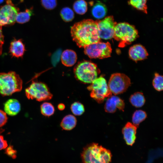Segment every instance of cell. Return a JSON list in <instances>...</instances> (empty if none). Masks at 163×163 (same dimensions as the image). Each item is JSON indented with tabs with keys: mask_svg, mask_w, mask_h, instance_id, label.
<instances>
[{
	"mask_svg": "<svg viewBox=\"0 0 163 163\" xmlns=\"http://www.w3.org/2000/svg\"><path fill=\"white\" fill-rule=\"evenodd\" d=\"M72 39L77 46L84 47L100 41L98 34L97 21L84 19L75 23L71 29Z\"/></svg>",
	"mask_w": 163,
	"mask_h": 163,
	"instance_id": "1",
	"label": "cell"
},
{
	"mask_svg": "<svg viewBox=\"0 0 163 163\" xmlns=\"http://www.w3.org/2000/svg\"><path fill=\"white\" fill-rule=\"evenodd\" d=\"M81 157L83 163H110L112 154L109 150L92 143L84 148Z\"/></svg>",
	"mask_w": 163,
	"mask_h": 163,
	"instance_id": "2",
	"label": "cell"
},
{
	"mask_svg": "<svg viewBox=\"0 0 163 163\" xmlns=\"http://www.w3.org/2000/svg\"><path fill=\"white\" fill-rule=\"evenodd\" d=\"M22 81L19 75L13 71L0 73V94L9 96L21 91Z\"/></svg>",
	"mask_w": 163,
	"mask_h": 163,
	"instance_id": "3",
	"label": "cell"
},
{
	"mask_svg": "<svg viewBox=\"0 0 163 163\" xmlns=\"http://www.w3.org/2000/svg\"><path fill=\"white\" fill-rule=\"evenodd\" d=\"M138 37L135 27L126 22L116 24L114 28L113 37L119 42V46L124 47L131 43Z\"/></svg>",
	"mask_w": 163,
	"mask_h": 163,
	"instance_id": "4",
	"label": "cell"
},
{
	"mask_svg": "<svg viewBox=\"0 0 163 163\" xmlns=\"http://www.w3.org/2000/svg\"><path fill=\"white\" fill-rule=\"evenodd\" d=\"M76 78L85 84L91 83L97 78L100 71L96 64L83 61L78 62L74 69Z\"/></svg>",
	"mask_w": 163,
	"mask_h": 163,
	"instance_id": "5",
	"label": "cell"
},
{
	"mask_svg": "<svg viewBox=\"0 0 163 163\" xmlns=\"http://www.w3.org/2000/svg\"><path fill=\"white\" fill-rule=\"evenodd\" d=\"M88 87L90 91V96L98 103L103 102L105 98L112 95L105 79L100 76L96 78Z\"/></svg>",
	"mask_w": 163,
	"mask_h": 163,
	"instance_id": "6",
	"label": "cell"
},
{
	"mask_svg": "<svg viewBox=\"0 0 163 163\" xmlns=\"http://www.w3.org/2000/svg\"><path fill=\"white\" fill-rule=\"evenodd\" d=\"M25 92L29 99H35L39 101L50 100L53 97L47 86L42 82L33 81Z\"/></svg>",
	"mask_w": 163,
	"mask_h": 163,
	"instance_id": "7",
	"label": "cell"
},
{
	"mask_svg": "<svg viewBox=\"0 0 163 163\" xmlns=\"http://www.w3.org/2000/svg\"><path fill=\"white\" fill-rule=\"evenodd\" d=\"M84 53L90 58L103 59L110 56L112 52L109 43L100 41L88 45L84 48Z\"/></svg>",
	"mask_w": 163,
	"mask_h": 163,
	"instance_id": "8",
	"label": "cell"
},
{
	"mask_svg": "<svg viewBox=\"0 0 163 163\" xmlns=\"http://www.w3.org/2000/svg\"><path fill=\"white\" fill-rule=\"evenodd\" d=\"M130 84V80L127 76L116 73L111 75L108 86L112 93L117 95L125 92Z\"/></svg>",
	"mask_w": 163,
	"mask_h": 163,
	"instance_id": "9",
	"label": "cell"
},
{
	"mask_svg": "<svg viewBox=\"0 0 163 163\" xmlns=\"http://www.w3.org/2000/svg\"><path fill=\"white\" fill-rule=\"evenodd\" d=\"M19 9L11 0H6L5 5L0 8V26H8L14 24Z\"/></svg>",
	"mask_w": 163,
	"mask_h": 163,
	"instance_id": "10",
	"label": "cell"
},
{
	"mask_svg": "<svg viewBox=\"0 0 163 163\" xmlns=\"http://www.w3.org/2000/svg\"><path fill=\"white\" fill-rule=\"evenodd\" d=\"M97 21L98 32L100 39L108 40L113 38L114 28L116 24L113 17L109 16Z\"/></svg>",
	"mask_w": 163,
	"mask_h": 163,
	"instance_id": "11",
	"label": "cell"
},
{
	"mask_svg": "<svg viewBox=\"0 0 163 163\" xmlns=\"http://www.w3.org/2000/svg\"><path fill=\"white\" fill-rule=\"evenodd\" d=\"M124 107L123 101L116 95H112L108 97L104 105L105 111L111 113L115 112L117 109L123 111Z\"/></svg>",
	"mask_w": 163,
	"mask_h": 163,
	"instance_id": "12",
	"label": "cell"
},
{
	"mask_svg": "<svg viewBox=\"0 0 163 163\" xmlns=\"http://www.w3.org/2000/svg\"><path fill=\"white\" fill-rule=\"evenodd\" d=\"M137 127L130 122L127 123L122 130L124 139L126 144L132 146L136 139Z\"/></svg>",
	"mask_w": 163,
	"mask_h": 163,
	"instance_id": "13",
	"label": "cell"
},
{
	"mask_svg": "<svg viewBox=\"0 0 163 163\" xmlns=\"http://www.w3.org/2000/svg\"><path fill=\"white\" fill-rule=\"evenodd\" d=\"M129 54V57L136 62L144 60L148 56L145 48L140 44H135L130 47Z\"/></svg>",
	"mask_w": 163,
	"mask_h": 163,
	"instance_id": "14",
	"label": "cell"
},
{
	"mask_svg": "<svg viewBox=\"0 0 163 163\" xmlns=\"http://www.w3.org/2000/svg\"><path fill=\"white\" fill-rule=\"evenodd\" d=\"M25 51L24 45L21 39H14L11 42L9 52L12 56L22 57Z\"/></svg>",
	"mask_w": 163,
	"mask_h": 163,
	"instance_id": "15",
	"label": "cell"
},
{
	"mask_svg": "<svg viewBox=\"0 0 163 163\" xmlns=\"http://www.w3.org/2000/svg\"><path fill=\"white\" fill-rule=\"evenodd\" d=\"M21 105L18 101L14 99H10L4 104L5 112L10 116L16 115L21 110Z\"/></svg>",
	"mask_w": 163,
	"mask_h": 163,
	"instance_id": "16",
	"label": "cell"
},
{
	"mask_svg": "<svg viewBox=\"0 0 163 163\" xmlns=\"http://www.w3.org/2000/svg\"><path fill=\"white\" fill-rule=\"evenodd\" d=\"M77 59L76 53L72 50H66L62 52L61 55V60L62 63L66 66H73L76 62Z\"/></svg>",
	"mask_w": 163,
	"mask_h": 163,
	"instance_id": "17",
	"label": "cell"
},
{
	"mask_svg": "<svg viewBox=\"0 0 163 163\" xmlns=\"http://www.w3.org/2000/svg\"><path fill=\"white\" fill-rule=\"evenodd\" d=\"M107 10L105 5L103 3L97 2L93 5L91 8V13L95 18L100 19L106 16Z\"/></svg>",
	"mask_w": 163,
	"mask_h": 163,
	"instance_id": "18",
	"label": "cell"
},
{
	"mask_svg": "<svg viewBox=\"0 0 163 163\" xmlns=\"http://www.w3.org/2000/svg\"><path fill=\"white\" fill-rule=\"evenodd\" d=\"M76 123L77 120L75 117L72 115H68L63 118L60 126L64 130H70L75 127Z\"/></svg>",
	"mask_w": 163,
	"mask_h": 163,
	"instance_id": "19",
	"label": "cell"
},
{
	"mask_svg": "<svg viewBox=\"0 0 163 163\" xmlns=\"http://www.w3.org/2000/svg\"><path fill=\"white\" fill-rule=\"evenodd\" d=\"M129 101L131 104L136 107H142L145 102V99L143 94L141 92H136L131 95Z\"/></svg>",
	"mask_w": 163,
	"mask_h": 163,
	"instance_id": "20",
	"label": "cell"
},
{
	"mask_svg": "<svg viewBox=\"0 0 163 163\" xmlns=\"http://www.w3.org/2000/svg\"><path fill=\"white\" fill-rule=\"evenodd\" d=\"M33 14V8L32 7L26 9L25 11L18 12L16 18L17 22L23 24L28 22Z\"/></svg>",
	"mask_w": 163,
	"mask_h": 163,
	"instance_id": "21",
	"label": "cell"
},
{
	"mask_svg": "<svg viewBox=\"0 0 163 163\" xmlns=\"http://www.w3.org/2000/svg\"><path fill=\"white\" fill-rule=\"evenodd\" d=\"M73 8L77 14L83 15L87 11V3L85 0H77L74 3Z\"/></svg>",
	"mask_w": 163,
	"mask_h": 163,
	"instance_id": "22",
	"label": "cell"
},
{
	"mask_svg": "<svg viewBox=\"0 0 163 163\" xmlns=\"http://www.w3.org/2000/svg\"><path fill=\"white\" fill-rule=\"evenodd\" d=\"M146 117L147 114L145 112L141 110H136L133 115V124L138 127L140 123L144 121Z\"/></svg>",
	"mask_w": 163,
	"mask_h": 163,
	"instance_id": "23",
	"label": "cell"
},
{
	"mask_svg": "<svg viewBox=\"0 0 163 163\" xmlns=\"http://www.w3.org/2000/svg\"><path fill=\"white\" fill-rule=\"evenodd\" d=\"M60 14L62 19L65 22L72 21L75 17L74 11L68 7L62 8L60 11Z\"/></svg>",
	"mask_w": 163,
	"mask_h": 163,
	"instance_id": "24",
	"label": "cell"
},
{
	"mask_svg": "<svg viewBox=\"0 0 163 163\" xmlns=\"http://www.w3.org/2000/svg\"><path fill=\"white\" fill-rule=\"evenodd\" d=\"M148 0H129V5L137 9L147 13L146 3Z\"/></svg>",
	"mask_w": 163,
	"mask_h": 163,
	"instance_id": "25",
	"label": "cell"
},
{
	"mask_svg": "<svg viewBox=\"0 0 163 163\" xmlns=\"http://www.w3.org/2000/svg\"><path fill=\"white\" fill-rule=\"evenodd\" d=\"M40 110L41 113L43 115L49 117L54 114L55 109L54 106L51 103L45 102L41 105Z\"/></svg>",
	"mask_w": 163,
	"mask_h": 163,
	"instance_id": "26",
	"label": "cell"
},
{
	"mask_svg": "<svg viewBox=\"0 0 163 163\" xmlns=\"http://www.w3.org/2000/svg\"><path fill=\"white\" fill-rule=\"evenodd\" d=\"M152 85L154 88L157 91H160L162 90L163 87L162 76L155 73V77L153 80Z\"/></svg>",
	"mask_w": 163,
	"mask_h": 163,
	"instance_id": "27",
	"label": "cell"
},
{
	"mask_svg": "<svg viewBox=\"0 0 163 163\" xmlns=\"http://www.w3.org/2000/svg\"><path fill=\"white\" fill-rule=\"evenodd\" d=\"M71 109L73 113L76 116H80L85 111L84 105L78 102H75L71 105Z\"/></svg>",
	"mask_w": 163,
	"mask_h": 163,
	"instance_id": "28",
	"label": "cell"
},
{
	"mask_svg": "<svg viewBox=\"0 0 163 163\" xmlns=\"http://www.w3.org/2000/svg\"><path fill=\"white\" fill-rule=\"evenodd\" d=\"M40 2L42 6L48 10L54 9L57 5V0H40Z\"/></svg>",
	"mask_w": 163,
	"mask_h": 163,
	"instance_id": "29",
	"label": "cell"
},
{
	"mask_svg": "<svg viewBox=\"0 0 163 163\" xmlns=\"http://www.w3.org/2000/svg\"><path fill=\"white\" fill-rule=\"evenodd\" d=\"M5 153L13 159L17 158V151L14 149L13 146L10 145L5 149Z\"/></svg>",
	"mask_w": 163,
	"mask_h": 163,
	"instance_id": "30",
	"label": "cell"
},
{
	"mask_svg": "<svg viewBox=\"0 0 163 163\" xmlns=\"http://www.w3.org/2000/svg\"><path fill=\"white\" fill-rule=\"evenodd\" d=\"M4 131L3 129H0V150L5 149L8 146L7 141L4 139L3 136L1 135Z\"/></svg>",
	"mask_w": 163,
	"mask_h": 163,
	"instance_id": "31",
	"label": "cell"
},
{
	"mask_svg": "<svg viewBox=\"0 0 163 163\" xmlns=\"http://www.w3.org/2000/svg\"><path fill=\"white\" fill-rule=\"evenodd\" d=\"M8 120L6 113L2 110H0V127L4 125Z\"/></svg>",
	"mask_w": 163,
	"mask_h": 163,
	"instance_id": "32",
	"label": "cell"
},
{
	"mask_svg": "<svg viewBox=\"0 0 163 163\" xmlns=\"http://www.w3.org/2000/svg\"><path fill=\"white\" fill-rule=\"evenodd\" d=\"M4 43V36L3 34L2 27L0 26V55L2 51V46Z\"/></svg>",
	"mask_w": 163,
	"mask_h": 163,
	"instance_id": "33",
	"label": "cell"
},
{
	"mask_svg": "<svg viewBox=\"0 0 163 163\" xmlns=\"http://www.w3.org/2000/svg\"><path fill=\"white\" fill-rule=\"evenodd\" d=\"M58 107L59 110H62L64 109L65 106L63 104H60L58 105Z\"/></svg>",
	"mask_w": 163,
	"mask_h": 163,
	"instance_id": "34",
	"label": "cell"
},
{
	"mask_svg": "<svg viewBox=\"0 0 163 163\" xmlns=\"http://www.w3.org/2000/svg\"><path fill=\"white\" fill-rule=\"evenodd\" d=\"M4 0H0V4L2 3L4 1Z\"/></svg>",
	"mask_w": 163,
	"mask_h": 163,
	"instance_id": "35",
	"label": "cell"
}]
</instances>
